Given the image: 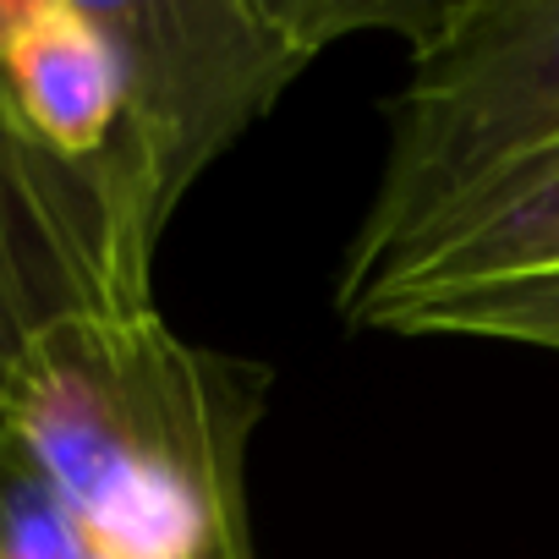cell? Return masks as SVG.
<instances>
[{"mask_svg":"<svg viewBox=\"0 0 559 559\" xmlns=\"http://www.w3.org/2000/svg\"><path fill=\"white\" fill-rule=\"evenodd\" d=\"M0 559H105L7 439H0Z\"/></svg>","mask_w":559,"mask_h":559,"instance_id":"cell-5","label":"cell"},{"mask_svg":"<svg viewBox=\"0 0 559 559\" xmlns=\"http://www.w3.org/2000/svg\"><path fill=\"white\" fill-rule=\"evenodd\" d=\"M357 0H0V214L45 324L143 313L154 247L203 176L352 28Z\"/></svg>","mask_w":559,"mask_h":559,"instance_id":"cell-1","label":"cell"},{"mask_svg":"<svg viewBox=\"0 0 559 559\" xmlns=\"http://www.w3.org/2000/svg\"><path fill=\"white\" fill-rule=\"evenodd\" d=\"M559 143V0H439L412 34L373 203L341 263V313L439 214Z\"/></svg>","mask_w":559,"mask_h":559,"instance_id":"cell-3","label":"cell"},{"mask_svg":"<svg viewBox=\"0 0 559 559\" xmlns=\"http://www.w3.org/2000/svg\"><path fill=\"white\" fill-rule=\"evenodd\" d=\"M537 280H559V143L499 170L488 187L439 214L368 280L346 319L368 324L384 308Z\"/></svg>","mask_w":559,"mask_h":559,"instance_id":"cell-4","label":"cell"},{"mask_svg":"<svg viewBox=\"0 0 559 559\" xmlns=\"http://www.w3.org/2000/svg\"><path fill=\"white\" fill-rule=\"evenodd\" d=\"M269 373L181 341L154 308L34 330L0 439L105 559H258L247 444Z\"/></svg>","mask_w":559,"mask_h":559,"instance_id":"cell-2","label":"cell"},{"mask_svg":"<svg viewBox=\"0 0 559 559\" xmlns=\"http://www.w3.org/2000/svg\"><path fill=\"white\" fill-rule=\"evenodd\" d=\"M39 324H45L39 297L28 286V269H23L17 241L7 230V214H0V395H7V384H12V373H17Z\"/></svg>","mask_w":559,"mask_h":559,"instance_id":"cell-6","label":"cell"}]
</instances>
